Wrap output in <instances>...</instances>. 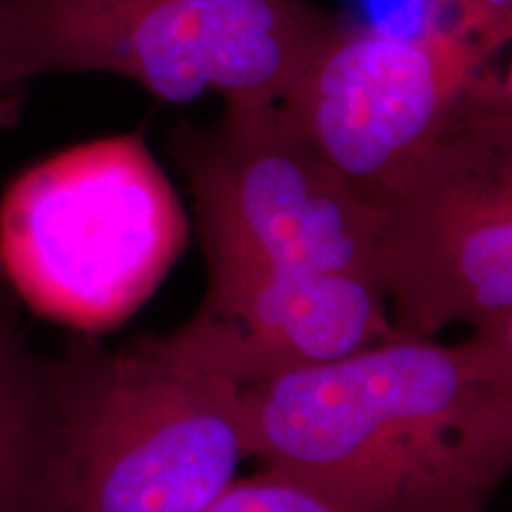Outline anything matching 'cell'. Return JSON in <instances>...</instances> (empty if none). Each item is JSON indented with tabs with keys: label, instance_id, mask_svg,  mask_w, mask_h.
<instances>
[{
	"label": "cell",
	"instance_id": "cell-1",
	"mask_svg": "<svg viewBox=\"0 0 512 512\" xmlns=\"http://www.w3.org/2000/svg\"><path fill=\"white\" fill-rule=\"evenodd\" d=\"M242 432L337 512H486L512 467V339L396 332L242 387Z\"/></svg>",
	"mask_w": 512,
	"mask_h": 512
},
{
	"label": "cell",
	"instance_id": "cell-12",
	"mask_svg": "<svg viewBox=\"0 0 512 512\" xmlns=\"http://www.w3.org/2000/svg\"><path fill=\"white\" fill-rule=\"evenodd\" d=\"M100 10H102V5H100ZM100 17V15H98ZM95 31H98V22H95ZM93 46H95V41H93ZM93 55V53H91ZM88 67H91V62H88ZM88 74V72H86Z\"/></svg>",
	"mask_w": 512,
	"mask_h": 512
},
{
	"label": "cell",
	"instance_id": "cell-9",
	"mask_svg": "<svg viewBox=\"0 0 512 512\" xmlns=\"http://www.w3.org/2000/svg\"><path fill=\"white\" fill-rule=\"evenodd\" d=\"M53 456L48 358L31 347L10 292L0 285V512H46Z\"/></svg>",
	"mask_w": 512,
	"mask_h": 512
},
{
	"label": "cell",
	"instance_id": "cell-8",
	"mask_svg": "<svg viewBox=\"0 0 512 512\" xmlns=\"http://www.w3.org/2000/svg\"><path fill=\"white\" fill-rule=\"evenodd\" d=\"M207 294L181 330L240 387L337 361L394 337L380 287L344 273L207 266Z\"/></svg>",
	"mask_w": 512,
	"mask_h": 512
},
{
	"label": "cell",
	"instance_id": "cell-6",
	"mask_svg": "<svg viewBox=\"0 0 512 512\" xmlns=\"http://www.w3.org/2000/svg\"><path fill=\"white\" fill-rule=\"evenodd\" d=\"M171 155L192 195L207 266L344 273L380 287V214L275 102H226L211 126L178 124Z\"/></svg>",
	"mask_w": 512,
	"mask_h": 512
},
{
	"label": "cell",
	"instance_id": "cell-3",
	"mask_svg": "<svg viewBox=\"0 0 512 512\" xmlns=\"http://www.w3.org/2000/svg\"><path fill=\"white\" fill-rule=\"evenodd\" d=\"M512 0H437L422 27L344 22L278 107L377 209L458 121L512 91Z\"/></svg>",
	"mask_w": 512,
	"mask_h": 512
},
{
	"label": "cell",
	"instance_id": "cell-10",
	"mask_svg": "<svg viewBox=\"0 0 512 512\" xmlns=\"http://www.w3.org/2000/svg\"><path fill=\"white\" fill-rule=\"evenodd\" d=\"M76 0H0V95L46 74H69Z\"/></svg>",
	"mask_w": 512,
	"mask_h": 512
},
{
	"label": "cell",
	"instance_id": "cell-11",
	"mask_svg": "<svg viewBox=\"0 0 512 512\" xmlns=\"http://www.w3.org/2000/svg\"><path fill=\"white\" fill-rule=\"evenodd\" d=\"M202 512H337L304 484L273 470L233 479Z\"/></svg>",
	"mask_w": 512,
	"mask_h": 512
},
{
	"label": "cell",
	"instance_id": "cell-2",
	"mask_svg": "<svg viewBox=\"0 0 512 512\" xmlns=\"http://www.w3.org/2000/svg\"><path fill=\"white\" fill-rule=\"evenodd\" d=\"M46 512H202L247 458L242 387L181 330L48 358Z\"/></svg>",
	"mask_w": 512,
	"mask_h": 512
},
{
	"label": "cell",
	"instance_id": "cell-5",
	"mask_svg": "<svg viewBox=\"0 0 512 512\" xmlns=\"http://www.w3.org/2000/svg\"><path fill=\"white\" fill-rule=\"evenodd\" d=\"M377 214V283L396 328L512 339V91L458 121Z\"/></svg>",
	"mask_w": 512,
	"mask_h": 512
},
{
	"label": "cell",
	"instance_id": "cell-7",
	"mask_svg": "<svg viewBox=\"0 0 512 512\" xmlns=\"http://www.w3.org/2000/svg\"><path fill=\"white\" fill-rule=\"evenodd\" d=\"M344 22L311 0H107L98 74L176 105H278Z\"/></svg>",
	"mask_w": 512,
	"mask_h": 512
},
{
	"label": "cell",
	"instance_id": "cell-4",
	"mask_svg": "<svg viewBox=\"0 0 512 512\" xmlns=\"http://www.w3.org/2000/svg\"><path fill=\"white\" fill-rule=\"evenodd\" d=\"M188 242L176 188L138 133L64 150L0 200V271L41 316L81 332L136 313Z\"/></svg>",
	"mask_w": 512,
	"mask_h": 512
}]
</instances>
